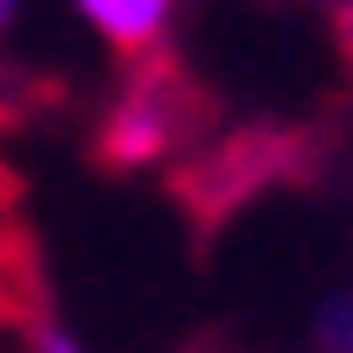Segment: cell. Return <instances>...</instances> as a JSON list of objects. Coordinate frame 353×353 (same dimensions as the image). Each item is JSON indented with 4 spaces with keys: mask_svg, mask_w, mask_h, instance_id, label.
Listing matches in <instances>:
<instances>
[{
    "mask_svg": "<svg viewBox=\"0 0 353 353\" xmlns=\"http://www.w3.org/2000/svg\"><path fill=\"white\" fill-rule=\"evenodd\" d=\"M311 170V134L297 128H248V134H219L191 149L176 163V198L184 212L212 233L219 219H233L254 191H276L283 176H304Z\"/></svg>",
    "mask_w": 353,
    "mask_h": 353,
    "instance_id": "7a4b0ae2",
    "label": "cell"
},
{
    "mask_svg": "<svg viewBox=\"0 0 353 353\" xmlns=\"http://www.w3.org/2000/svg\"><path fill=\"white\" fill-rule=\"evenodd\" d=\"M170 8H176V0H78V14L92 21L113 50H128V57H149L163 43Z\"/></svg>",
    "mask_w": 353,
    "mask_h": 353,
    "instance_id": "3957f363",
    "label": "cell"
},
{
    "mask_svg": "<svg viewBox=\"0 0 353 353\" xmlns=\"http://www.w3.org/2000/svg\"><path fill=\"white\" fill-rule=\"evenodd\" d=\"M198 353H233V346H198Z\"/></svg>",
    "mask_w": 353,
    "mask_h": 353,
    "instance_id": "52a82bcc",
    "label": "cell"
},
{
    "mask_svg": "<svg viewBox=\"0 0 353 353\" xmlns=\"http://www.w3.org/2000/svg\"><path fill=\"white\" fill-rule=\"evenodd\" d=\"M332 50H339V64L353 78V0H332Z\"/></svg>",
    "mask_w": 353,
    "mask_h": 353,
    "instance_id": "5b68a950",
    "label": "cell"
},
{
    "mask_svg": "<svg viewBox=\"0 0 353 353\" xmlns=\"http://www.w3.org/2000/svg\"><path fill=\"white\" fill-rule=\"evenodd\" d=\"M8 21H14V0H0V28H8Z\"/></svg>",
    "mask_w": 353,
    "mask_h": 353,
    "instance_id": "8992f818",
    "label": "cell"
},
{
    "mask_svg": "<svg viewBox=\"0 0 353 353\" xmlns=\"http://www.w3.org/2000/svg\"><path fill=\"white\" fill-rule=\"evenodd\" d=\"M205 128H212V92L170 50H149L113 85V99L92 128V163L134 176V170H156L170 156L205 149Z\"/></svg>",
    "mask_w": 353,
    "mask_h": 353,
    "instance_id": "6da1fadb",
    "label": "cell"
},
{
    "mask_svg": "<svg viewBox=\"0 0 353 353\" xmlns=\"http://www.w3.org/2000/svg\"><path fill=\"white\" fill-rule=\"evenodd\" d=\"M318 353H353V290H339L318 311Z\"/></svg>",
    "mask_w": 353,
    "mask_h": 353,
    "instance_id": "277c9868",
    "label": "cell"
}]
</instances>
